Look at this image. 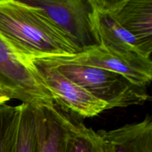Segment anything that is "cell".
I'll return each instance as SVG.
<instances>
[{
  "label": "cell",
  "instance_id": "obj_1",
  "mask_svg": "<svg viewBox=\"0 0 152 152\" xmlns=\"http://www.w3.org/2000/svg\"><path fill=\"white\" fill-rule=\"evenodd\" d=\"M0 35L30 61L80 53L47 16L23 0H0Z\"/></svg>",
  "mask_w": 152,
  "mask_h": 152
},
{
  "label": "cell",
  "instance_id": "obj_2",
  "mask_svg": "<svg viewBox=\"0 0 152 152\" xmlns=\"http://www.w3.org/2000/svg\"><path fill=\"white\" fill-rule=\"evenodd\" d=\"M54 67L106 104L107 110L143 105L152 100L147 87L135 84L118 73L81 65Z\"/></svg>",
  "mask_w": 152,
  "mask_h": 152
},
{
  "label": "cell",
  "instance_id": "obj_3",
  "mask_svg": "<svg viewBox=\"0 0 152 152\" xmlns=\"http://www.w3.org/2000/svg\"><path fill=\"white\" fill-rule=\"evenodd\" d=\"M39 10L80 52L100 45L92 0H23Z\"/></svg>",
  "mask_w": 152,
  "mask_h": 152
},
{
  "label": "cell",
  "instance_id": "obj_4",
  "mask_svg": "<svg viewBox=\"0 0 152 152\" xmlns=\"http://www.w3.org/2000/svg\"><path fill=\"white\" fill-rule=\"evenodd\" d=\"M0 84L13 99L33 107L55 105L31 61L18 54L0 35Z\"/></svg>",
  "mask_w": 152,
  "mask_h": 152
},
{
  "label": "cell",
  "instance_id": "obj_5",
  "mask_svg": "<svg viewBox=\"0 0 152 152\" xmlns=\"http://www.w3.org/2000/svg\"><path fill=\"white\" fill-rule=\"evenodd\" d=\"M46 65H81L108 70L122 74L134 83L147 87L152 83V59L137 53H120L97 45L68 56L34 59Z\"/></svg>",
  "mask_w": 152,
  "mask_h": 152
},
{
  "label": "cell",
  "instance_id": "obj_6",
  "mask_svg": "<svg viewBox=\"0 0 152 152\" xmlns=\"http://www.w3.org/2000/svg\"><path fill=\"white\" fill-rule=\"evenodd\" d=\"M55 103L82 117H94L107 110V105L86 88L64 75L56 67L31 60Z\"/></svg>",
  "mask_w": 152,
  "mask_h": 152
},
{
  "label": "cell",
  "instance_id": "obj_7",
  "mask_svg": "<svg viewBox=\"0 0 152 152\" xmlns=\"http://www.w3.org/2000/svg\"><path fill=\"white\" fill-rule=\"evenodd\" d=\"M117 21L137 41L142 55L152 54V0H104Z\"/></svg>",
  "mask_w": 152,
  "mask_h": 152
},
{
  "label": "cell",
  "instance_id": "obj_8",
  "mask_svg": "<svg viewBox=\"0 0 152 152\" xmlns=\"http://www.w3.org/2000/svg\"><path fill=\"white\" fill-rule=\"evenodd\" d=\"M92 3L100 45L116 53L142 55L135 37L116 19L104 0H92Z\"/></svg>",
  "mask_w": 152,
  "mask_h": 152
},
{
  "label": "cell",
  "instance_id": "obj_9",
  "mask_svg": "<svg viewBox=\"0 0 152 152\" xmlns=\"http://www.w3.org/2000/svg\"><path fill=\"white\" fill-rule=\"evenodd\" d=\"M38 152H65L71 117L56 106L35 107Z\"/></svg>",
  "mask_w": 152,
  "mask_h": 152
},
{
  "label": "cell",
  "instance_id": "obj_10",
  "mask_svg": "<svg viewBox=\"0 0 152 152\" xmlns=\"http://www.w3.org/2000/svg\"><path fill=\"white\" fill-rule=\"evenodd\" d=\"M110 152H152V116L111 131H99Z\"/></svg>",
  "mask_w": 152,
  "mask_h": 152
},
{
  "label": "cell",
  "instance_id": "obj_11",
  "mask_svg": "<svg viewBox=\"0 0 152 152\" xmlns=\"http://www.w3.org/2000/svg\"><path fill=\"white\" fill-rule=\"evenodd\" d=\"M19 107L16 130L6 152H38L35 107L25 103L19 105Z\"/></svg>",
  "mask_w": 152,
  "mask_h": 152
},
{
  "label": "cell",
  "instance_id": "obj_12",
  "mask_svg": "<svg viewBox=\"0 0 152 152\" xmlns=\"http://www.w3.org/2000/svg\"><path fill=\"white\" fill-rule=\"evenodd\" d=\"M65 152H110L99 132L71 117Z\"/></svg>",
  "mask_w": 152,
  "mask_h": 152
},
{
  "label": "cell",
  "instance_id": "obj_13",
  "mask_svg": "<svg viewBox=\"0 0 152 152\" xmlns=\"http://www.w3.org/2000/svg\"><path fill=\"white\" fill-rule=\"evenodd\" d=\"M20 107L0 105V152H6L13 136L19 117Z\"/></svg>",
  "mask_w": 152,
  "mask_h": 152
},
{
  "label": "cell",
  "instance_id": "obj_14",
  "mask_svg": "<svg viewBox=\"0 0 152 152\" xmlns=\"http://www.w3.org/2000/svg\"><path fill=\"white\" fill-rule=\"evenodd\" d=\"M12 99H13V95L0 84V105L6 104V102Z\"/></svg>",
  "mask_w": 152,
  "mask_h": 152
}]
</instances>
